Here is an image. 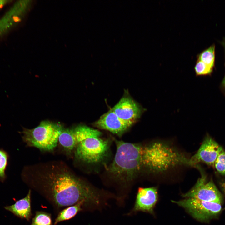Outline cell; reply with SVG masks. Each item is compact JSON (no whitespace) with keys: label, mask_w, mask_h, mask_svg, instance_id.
<instances>
[{"label":"cell","mask_w":225,"mask_h":225,"mask_svg":"<svg viewBox=\"0 0 225 225\" xmlns=\"http://www.w3.org/2000/svg\"><path fill=\"white\" fill-rule=\"evenodd\" d=\"M22 180L48 201L58 213L79 202L98 204L99 195L65 163L57 161L24 168Z\"/></svg>","instance_id":"6da1fadb"},{"label":"cell","mask_w":225,"mask_h":225,"mask_svg":"<svg viewBox=\"0 0 225 225\" xmlns=\"http://www.w3.org/2000/svg\"><path fill=\"white\" fill-rule=\"evenodd\" d=\"M117 151L108 171L122 181L132 180L142 169V146L115 140Z\"/></svg>","instance_id":"7a4b0ae2"},{"label":"cell","mask_w":225,"mask_h":225,"mask_svg":"<svg viewBox=\"0 0 225 225\" xmlns=\"http://www.w3.org/2000/svg\"><path fill=\"white\" fill-rule=\"evenodd\" d=\"M73 129L77 142L75 154L77 158L92 164L100 162L105 159L109 148L108 140L86 134L77 128Z\"/></svg>","instance_id":"3957f363"},{"label":"cell","mask_w":225,"mask_h":225,"mask_svg":"<svg viewBox=\"0 0 225 225\" xmlns=\"http://www.w3.org/2000/svg\"><path fill=\"white\" fill-rule=\"evenodd\" d=\"M64 128L58 123L43 121L32 129L23 128V141L29 147L43 151H51L56 147L58 138Z\"/></svg>","instance_id":"277c9868"},{"label":"cell","mask_w":225,"mask_h":225,"mask_svg":"<svg viewBox=\"0 0 225 225\" xmlns=\"http://www.w3.org/2000/svg\"><path fill=\"white\" fill-rule=\"evenodd\" d=\"M172 202L184 208L193 217L201 221L208 222L217 217L222 210L221 204L193 198Z\"/></svg>","instance_id":"5b68a950"},{"label":"cell","mask_w":225,"mask_h":225,"mask_svg":"<svg viewBox=\"0 0 225 225\" xmlns=\"http://www.w3.org/2000/svg\"><path fill=\"white\" fill-rule=\"evenodd\" d=\"M201 176L193 188L182 196L187 198H193L200 200L222 204V194L212 180L208 181L206 175L199 168Z\"/></svg>","instance_id":"8992f818"},{"label":"cell","mask_w":225,"mask_h":225,"mask_svg":"<svg viewBox=\"0 0 225 225\" xmlns=\"http://www.w3.org/2000/svg\"><path fill=\"white\" fill-rule=\"evenodd\" d=\"M222 147L211 137L207 135L197 152L190 158L192 167L198 168V164L202 162L214 167L216 160L221 151Z\"/></svg>","instance_id":"52a82bcc"},{"label":"cell","mask_w":225,"mask_h":225,"mask_svg":"<svg viewBox=\"0 0 225 225\" xmlns=\"http://www.w3.org/2000/svg\"><path fill=\"white\" fill-rule=\"evenodd\" d=\"M117 115L130 126L141 117L143 110L127 93L112 108Z\"/></svg>","instance_id":"ba28073f"},{"label":"cell","mask_w":225,"mask_h":225,"mask_svg":"<svg viewBox=\"0 0 225 225\" xmlns=\"http://www.w3.org/2000/svg\"><path fill=\"white\" fill-rule=\"evenodd\" d=\"M93 125L98 128L108 130L119 136L130 127L121 119L112 109L102 115Z\"/></svg>","instance_id":"9c48e42d"},{"label":"cell","mask_w":225,"mask_h":225,"mask_svg":"<svg viewBox=\"0 0 225 225\" xmlns=\"http://www.w3.org/2000/svg\"><path fill=\"white\" fill-rule=\"evenodd\" d=\"M157 200L158 192L156 188H139L134 209L152 213Z\"/></svg>","instance_id":"30bf717a"},{"label":"cell","mask_w":225,"mask_h":225,"mask_svg":"<svg viewBox=\"0 0 225 225\" xmlns=\"http://www.w3.org/2000/svg\"><path fill=\"white\" fill-rule=\"evenodd\" d=\"M31 190H29L26 196L17 201L14 204L5 207V208L12 212L15 216L29 221L32 214L31 208Z\"/></svg>","instance_id":"8fae6325"},{"label":"cell","mask_w":225,"mask_h":225,"mask_svg":"<svg viewBox=\"0 0 225 225\" xmlns=\"http://www.w3.org/2000/svg\"><path fill=\"white\" fill-rule=\"evenodd\" d=\"M58 142L68 153L75 149L77 142L73 128H64L59 137Z\"/></svg>","instance_id":"7c38bea8"},{"label":"cell","mask_w":225,"mask_h":225,"mask_svg":"<svg viewBox=\"0 0 225 225\" xmlns=\"http://www.w3.org/2000/svg\"><path fill=\"white\" fill-rule=\"evenodd\" d=\"M84 205L82 202H79L62 210L58 213L54 225H56L60 222L68 220L73 218L79 212L82 210V208Z\"/></svg>","instance_id":"4fadbf2b"},{"label":"cell","mask_w":225,"mask_h":225,"mask_svg":"<svg viewBox=\"0 0 225 225\" xmlns=\"http://www.w3.org/2000/svg\"><path fill=\"white\" fill-rule=\"evenodd\" d=\"M198 60L213 68L215 61V45H212L199 53L198 55Z\"/></svg>","instance_id":"5bb4252c"},{"label":"cell","mask_w":225,"mask_h":225,"mask_svg":"<svg viewBox=\"0 0 225 225\" xmlns=\"http://www.w3.org/2000/svg\"><path fill=\"white\" fill-rule=\"evenodd\" d=\"M30 225H53L51 214L43 211H36Z\"/></svg>","instance_id":"9a60e30c"},{"label":"cell","mask_w":225,"mask_h":225,"mask_svg":"<svg viewBox=\"0 0 225 225\" xmlns=\"http://www.w3.org/2000/svg\"><path fill=\"white\" fill-rule=\"evenodd\" d=\"M9 156L8 153L2 148H0V181L3 182L7 178L6 173L8 164Z\"/></svg>","instance_id":"2e32d148"},{"label":"cell","mask_w":225,"mask_h":225,"mask_svg":"<svg viewBox=\"0 0 225 225\" xmlns=\"http://www.w3.org/2000/svg\"><path fill=\"white\" fill-rule=\"evenodd\" d=\"M194 69L196 75L201 76L210 74L212 72L213 68L197 60Z\"/></svg>","instance_id":"e0dca14e"},{"label":"cell","mask_w":225,"mask_h":225,"mask_svg":"<svg viewBox=\"0 0 225 225\" xmlns=\"http://www.w3.org/2000/svg\"><path fill=\"white\" fill-rule=\"evenodd\" d=\"M214 167L219 173L225 176V151L223 149L218 156Z\"/></svg>","instance_id":"ac0fdd59"},{"label":"cell","mask_w":225,"mask_h":225,"mask_svg":"<svg viewBox=\"0 0 225 225\" xmlns=\"http://www.w3.org/2000/svg\"><path fill=\"white\" fill-rule=\"evenodd\" d=\"M219 184L221 189L225 195V181H220Z\"/></svg>","instance_id":"d6986e66"},{"label":"cell","mask_w":225,"mask_h":225,"mask_svg":"<svg viewBox=\"0 0 225 225\" xmlns=\"http://www.w3.org/2000/svg\"><path fill=\"white\" fill-rule=\"evenodd\" d=\"M8 2L7 0H0V9Z\"/></svg>","instance_id":"ffe728a7"},{"label":"cell","mask_w":225,"mask_h":225,"mask_svg":"<svg viewBox=\"0 0 225 225\" xmlns=\"http://www.w3.org/2000/svg\"><path fill=\"white\" fill-rule=\"evenodd\" d=\"M221 86L222 89L225 92V75L222 82Z\"/></svg>","instance_id":"44dd1931"},{"label":"cell","mask_w":225,"mask_h":225,"mask_svg":"<svg viewBox=\"0 0 225 225\" xmlns=\"http://www.w3.org/2000/svg\"><path fill=\"white\" fill-rule=\"evenodd\" d=\"M222 44L223 45V46H224V48H225V39L222 42Z\"/></svg>","instance_id":"7402d4cb"}]
</instances>
